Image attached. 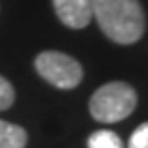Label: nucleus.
Wrapping results in <instances>:
<instances>
[{
	"label": "nucleus",
	"mask_w": 148,
	"mask_h": 148,
	"mask_svg": "<svg viewBox=\"0 0 148 148\" xmlns=\"http://www.w3.org/2000/svg\"><path fill=\"white\" fill-rule=\"evenodd\" d=\"M92 17L117 44H133L144 33V12L138 0H92Z\"/></svg>",
	"instance_id": "f257e3e1"
},
{
	"label": "nucleus",
	"mask_w": 148,
	"mask_h": 148,
	"mask_svg": "<svg viewBox=\"0 0 148 148\" xmlns=\"http://www.w3.org/2000/svg\"><path fill=\"white\" fill-rule=\"evenodd\" d=\"M137 106V92L127 83L114 81L100 87L88 102V110L96 121L115 123L129 117Z\"/></svg>",
	"instance_id": "f03ea898"
},
{
	"label": "nucleus",
	"mask_w": 148,
	"mask_h": 148,
	"mask_svg": "<svg viewBox=\"0 0 148 148\" xmlns=\"http://www.w3.org/2000/svg\"><path fill=\"white\" fill-rule=\"evenodd\" d=\"M35 67L44 81H48L58 88H73L83 79L81 64L75 58L56 50L40 52L35 58Z\"/></svg>",
	"instance_id": "7ed1b4c3"
},
{
	"label": "nucleus",
	"mask_w": 148,
	"mask_h": 148,
	"mask_svg": "<svg viewBox=\"0 0 148 148\" xmlns=\"http://www.w3.org/2000/svg\"><path fill=\"white\" fill-rule=\"evenodd\" d=\"M60 21L69 29H83L92 19V0H52Z\"/></svg>",
	"instance_id": "20e7f679"
},
{
	"label": "nucleus",
	"mask_w": 148,
	"mask_h": 148,
	"mask_svg": "<svg viewBox=\"0 0 148 148\" xmlns=\"http://www.w3.org/2000/svg\"><path fill=\"white\" fill-rule=\"evenodd\" d=\"M25 144L27 133L23 127L0 119V148H25Z\"/></svg>",
	"instance_id": "39448f33"
},
{
	"label": "nucleus",
	"mask_w": 148,
	"mask_h": 148,
	"mask_svg": "<svg viewBox=\"0 0 148 148\" xmlns=\"http://www.w3.org/2000/svg\"><path fill=\"white\" fill-rule=\"evenodd\" d=\"M88 148H125L123 146V140L119 138V135H115L114 131H108V129H102V131H96L88 137Z\"/></svg>",
	"instance_id": "423d86ee"
},
{
	"label": "nucleus",
	"mask_w": 148,
	"mask_h": 148,
	"mask_svg": "<svg viewBox=\"0 0 148 148\" xmlns=\"http://www.w3.org/2000/svg\"><path fill=\"white\" fill-rule=\"evenodd\" d=\"M14 98H16V92L12 83L0 75V110H8L14 104Z\"/></svg>",
	"instance_id": "0eeeda50"
},
{
	"label": "nucleus",
	"mask_w": 148,
	"mask_h": 148,
	"mask_svg": "<svg viewBox=\"0 0 148 148\" xmlns=\"http://www.w3.org/2000/svg\"><path fill=\"white\" fill-rule=\"evenodd\" d=\"M127 148H148V121L143 123V125H138L133 131Z\"/></svg>",
	"instance_id": "6e6552de"
}]
</instances>
